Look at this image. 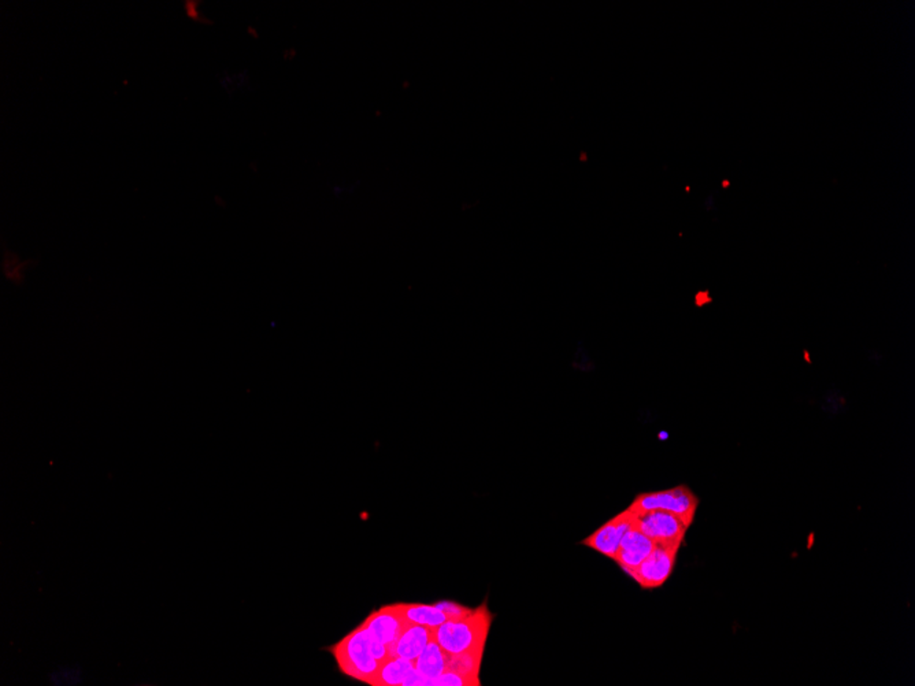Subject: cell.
I'll use <instances>...</instances> for the list:
<instances>
[{
  "mask_svg": "<svg viewBox=\"0 0 915 686\" xmlns=\"http://www.w3.org/2000/svg\"><path fill=\"white\" fill-rule=\"evenodd\" d=\"M491 624L492 614L483 605L462 618L447 619L436 627L435 640L447 654L484 651Z\"/></svg>",
  "mask_w": 915,
  "mask_h": 686,
  "instance_id": "1",
  "label": "cell"
},
{
  "mask_svg": "<svg viewBox=\"0 0 915 686\" xmlns=\"http://www.w3.org/2000/svg\"><path fill=\"white\" fill-rule=\"evenodd\" d=\"M329 651L346 676L365 684L372 685L383 666L373 655L370 635L362 625L346 636L340 643L331 647Z\"/></svg>",
  "mask_w": 915,
  "mask_h": 686,
  "instance_id": "2",
  "label": "cell"
},
{
  "mask_svg": "<svg viewBox=\"0 0 915 686\" xmlns=\"http://www.w3.org/2000/svg\"><path fill=\"white\" fill-rule=\"evenodd\" d=\"M697 506H699L697 496L686 485H678L672 489L640 493L628 509L633 512L654 511V509L672 512L689 528L694 522Z\"/></svg>",
  "mask_w": 915,
  "mask_h": 686,
  "instance_id": "3",
  "label": "cell"
},
{
  "mask_svg": "<svg viewBox=\"0 0 915 686\" xmlns=\"http://www.w3.org/2000/svg\"><path fill=\"white\" fill-rule=\"evenodd\" d=\"M633 525L655 544L669 547L680 548L688 531L677 515L661 509L633 512Z\"/></svg>",
  "mask_w": 915,
  "mask_h": 686,
  "instance_id": "4",
  "label": "cell"
},
{
  "mask_svg": "<svg viewBox=\"0 0 915 686\" xmlns=\"http://www.w3.org/2000/svg\"><path fill=\"white\" fill-rule=\"evenodd\" d=\"M680 548L655 544L653 552L628 573L643 589H655L664 585L675 572Z\"/></svg>",
  "mask_w": 915,
  "mask_h": 686,
  "instance_id": "5",
  "label": "cell"
},
{
  "mask_svg": "<svg viewBox=\"0 0 915 686\" xmlns=\"http://www.w3.org/2000/svg\"><path fill=\"white\" fill-rule=\"evenodd\" d=\"M408 625L409 622L403 616L399 605H391L373 611L367 616V621L362 624V627L373 638L388 647L389 651H391L392 647L397 644L398 638Z\"/></svg>",
  "mask_w": 915,
  "mask_h": 686,
  "instance_id": "6",
  "label": "cell"
},
{
  "mask_svg": "<svg viewBox=\"0 0 915 686\" xmlns=\"http://www.w3.org/2000/svg\"><path fill=\"white\" fill-rule=\"evenodd\" d=\"M633 525V512L626 509L625 511L618 514L617 517L607 520L603 526L598 529L595 533L590 534L587 539L582 540L581 544L585 547L592 548L596 552L614 559L618 545L622 540L631 526Z\"/></svg>",
  "mask_w": 915,
  "mask_h": 686,
  "instance_id": "7",
  "label": "cell"
},
{
  "mask_svg": "<svg viewBox=\"0 0 915 686\" xmlns=\"http://www.w3.org/2000/svg\"><path fill=\"white\" fill-rule=\"evenodd\" d=\"M654 548L655 542L642 533L636 526L632 525L623 534L612 561L617 562L621 569L628 574L653 552Z\"/></svg>",
  "mask_w": 915,
  "mask_h": 686,
  "instance_id": "8",
  "label": "cell"
},
{
  "mask_svg": "<svg viewBox=\"0 0 915 686\" xmlns=\"http://www.w3.org/2000/svg\"><path fill=\"white\" fill-rule=\"evenodd\" d=\"M433 638H435L433 627L409 622L408 627L398 638L397 644L392 647L391 657L403 658V659L414 662Z\"/></svg>",
  "mask_w": 915,
  "mask_h": 686,
  "instance_id": "9",
  "label": "cell"
},
{
  "mask_svg": "<svg viewBox=\"0 0 915 686\" xmlns=\"http://www.w3.org/2000/svg\"><path fill=\"white\" fill-rule=\"evenodd\" d=\"M447 660H449V654L439 646L438 641L433 638L425 647L421 655L414 660V666H416L417 671H420L425 679L431 681V680L438 679L447 670Z\"/></svg>",
  "mask_w": 915,
  "mask_h": 686,
  "instance_id": "10",
  "label": "cell"
},
{
  "mask_svg": "<svg viewBox=\"0 0 915 686\" xmlns=\"http://www.w3.org/2000/svg\"><path fill=\"white\" fill-rule=\"evenodd\" d=\"M400 611L406 621L422 627H436L447 621L446 613L436 605H419V603H399Z\"/></svg>",
  "mask_w": 915,
  "mask_h": 686,
  "instance_id": "11",
  "label": "cell"
},
{
  "mask_svg": "<svg viewBox=\"0 0 915 686\" xmlns=\"http://www.w3.org/2000/svg\"><path fill=\"white\" fill-rule=\"evenodd\" d=\"M416 670V666L411 660L403 658L392 657L383 663L373 686H403V682L410 677Z\"/></svg>",
  "mask_w": 915,
  "mask_h": 686,
  "instance_id": "12",
  "label": "cell"
},
{
  "mask_svg": "<svg viewBox=\"0 0 915 686\" xmlns=\"http://www.w3.org/2000/svg\"><path fill=\"white\" fill-rule=\"evenodd\" d=\"M484 651L462 652V654H449L447 660V670L454 671L461 676L467 677L473 681L480 682L481 660H483Z\"/></svg>",
  "mask_w": 915,
  "mask_h": 686,
  "instance_id": "13",
  "label": "cell"
},
{
  "mask_svg": "<svg viewBox=\"0 0 915 686\" xmlns=\"http://www.w3.org/2000/svg\"><path fill=\"white\" fill-rule=\"evenodd\" d=\"M436 686H478V682L473 681V680L467 679V677L461 676V674L454 673V671H444L442 676L438 679L431 680L430 684Z\"/></svg>",
  "mask_w": 915,
  "mask_h": 686,
  "instance_id": "14",
  "label": "cell"
},
{
  "mask_svg": "<svg viewBox=\"0 0 915 686\" xmlns=\"http://www.w3.org/2000/svg\"><path fill=\"white\" fill-rule=\"evenodd\" d=\"M436 606L446 613L449 619L462 618V616H467L472 611V608L464 607V606L454 602H442Z\"/></svg>",
  "mask_w": 915,
  "mask_h": 686,
  "instance_id": "15",
  "label": "cell"
},
{
  "mask_svg": "<svg viewBox=\"0 0 915 686\" xmlns=\"http://www.w3.org/2000/svg\"><path fill=\"white\" fill-rule=\"evenodd\" d=\"M199 8V2H195V0H186V2H184V11H186V16H188L189 19H192V21L203 22V24H206L207 19L202 16Z\"/></svg>",
  "mask_w": 915,
  "mask_h": 686,
  "instance_id": "16",
  "label": "cell"
},
{
  "mask_svg": "<svg viewBox=\"0 0 915 686\" xmlns=\"http://www.w3.org/2000/svg\"><path fill=\"white\" fill-rule=\"evenodd\" d=\"M249 33H252V35H254V38H258V32H257V30L254 29V27H249Z\"/></svg>",
  "mask_w": 915,
  "mask_h": 686,
  "instance_id": "17",
  "label": "cell"
}]
</instances>
